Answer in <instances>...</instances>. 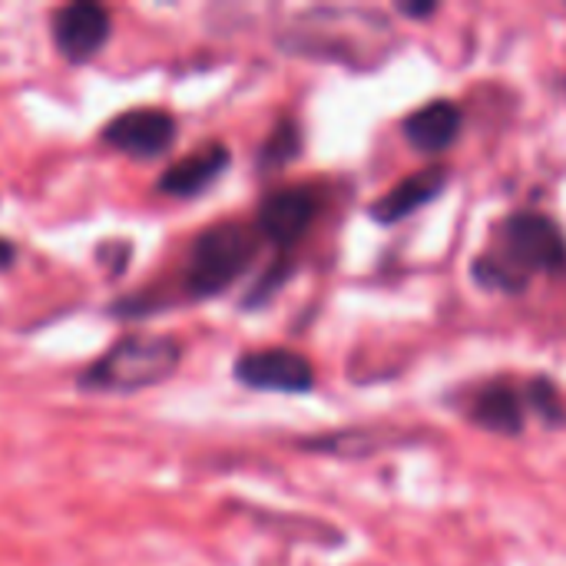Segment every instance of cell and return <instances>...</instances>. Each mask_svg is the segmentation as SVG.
<instances>
[{"mask_svg":"<svg viewBox=\"0 0 566 566\" xmlns=\"http://www.w3.org/2000/svg\"><path fill=\"white\" fill-rule=\"evenodd\" d=\"M537 272H566L564 229L544 212H514L501 226L497 252L474 259V279L494 292H524Z\"/></svg>","mask_w":566,"mask_h":566,"instance_id":"6da1fadb","label":"cell"},{"mask_svg":"<svg viewBox=\"0 0 566 566\" xmlns=\"http://www.w3.org/2000/svg\"><path fill=\"white\" fill-rule=\"evenodd\" d=\"M182 361V345L169 335H126L99 355L83 375L80 388L99 395H136L172 378Z\"/></svg>","mask_w":566,"mask_h":566,"instance_id":"7a4b0ae2","label":"cell"},{"mask_svg":"<svg viewBox=\"0 0 566 566\" xmlns=\"http://www.w3.org/2000/svg\"><path fill=\"white\" fill-rule=\"evenodd\" d=\"M262 235L255 226L242 222H219L206 232L189 249L186 262V289L196 298H209L226 292L259 255Z\"/></svg>","mask_w":566,"mask_h":566,"instance_id":"3957f363","label":"cell"},{"mask_svg":"<svg viewBox=\"0 0 566 566\" xmlns=\"http://www.w3.org/2000/svg\"><path fill=\"white\" fill-rule=\"evenodd\" d=\"M235 378L252 391L275 395H308L315 388V368L305 355L292 348H259L235 361Z\"/></svg>","mask_w":566,"mask_h":566,"instance_id":"277c9868","label":"cell"},{"mask_svg":"<svg viewBox=\"0 0 566 566\" xmlns=\"http://www.w3.org/2000/svg\"><path fill=\"white\" fill-rule=\"evenodd\" d=\"M322 209V196L312 186H292V189H275L262 199L259 206V235L269 239L275 249H292L305 239L312 229L315 216Z\"/></svg>","mask_w":566,"mask_h":566,"instance_id":"5b68a950","label":"cell"},{"mask_svg":"<svg viewBox=\"0 0 566 566\" xmlns=\"http://www.w3.org/2000/svg\"><path fill=\"white\" fill-rule=\"evenodd\" d=\"M99 139L133 159H156L176 143V119H172V113H166L159 106L129 109V113L113 116L99 129Z\"/></svg>","mask_w":566,"mask_h":566,"instance_id":"8992f818","label":"cell"},{"mask_svg":"<svg viewBox=\"0 0 566 566\" xmlns=\"http://www.w3.org/2000/svg\"><path fill=\"white\" fill-rule=\"evenodd\" d=\"M109 27L113 17L103 3L76 0L53 13V43L70 63H86L106 46Z\"/></svg>","mask_w":566,"mask_h":566,"instance_id":"52a82bcc","label":"cell"},{"mask_svg":"<svg viewBox=\"0 0 566 566\" xmlns=\"http://www.w3.org/2000/svg\"><path fill=\"white\" fill-rule=\"evenodd\" d=\"M226 169H229V149L222 143H209V146L189 153L186 159L172 163L159 176V192L172 196V199H192V196L206 192Z\"/></svg>","mask_w":566,"mask_h":566,"instance_id":"ba28073f","label":"cell"},{"mask_svg":"<svg viewBox=\"0 0 566 566\" xmlns=\"http://www.w3.org/2000/svg\"><path fill=\"white\" fill-rule=\"evenodd\" d=\"M458 133H461V106L451 99H431L405 119V139L428 156H438L448 146H454Z\"/></svg>","mask_w":566,"mask_h":566,"instance_id":"9c48e42d","label":"cell"},{"mask_svg":"<svg viewBox=\"0 0 566 566\" xmlns=\"http://www.w3.org/2000/svg\"><path fill=\"white\" fill-rule=\"evenodd\" d=\"M448 182V166H428L408 179H401L391 192H385L378 202H371V219L391 226V222H401L408 219L411 212H418L421 206H428L434 196H441Z\"/></svg>","mask_w":566,"mask_h":566,"instance_id":"30bf717a","label":"cell"},{"mask_svg":"<svg viewBox=\"0 0 566 566\" xmlns=\"http://www.w3.org/2000/svg\"><path fill=\"white\" fill-rule=\"evenodd\" d=\"M524 415H527V398L507 381H494L481 388L471 401V421L494 434H521Z\"/></svg>","mask_w":566,"mask_h":566,"instance_id":"8fae6325","label":"cell"},{"mask_svg":"<svg viewBox=\"0 0 566 566\" xmlns=\"http://www.w3.org/2000/svg\"><path fill=\"white\" fill-rule=\"evenodd\" d=\"M295 153H298V126L292 119H282L272 129V136L265 139V146L259 153V163H262V169H279V166L292 163Z\"/></svg>","mask_w":566,"mask_h":566,"instance_id":"7c38bea8","label":"cell"},{"mask_svg":"<svg viewBox=\"0 0 566 566\" xmlns=\"http://www.w3.org/2000/svg\"><path fill=\"white\" fill-rule=\"evenodd\" d=\"M527 405L547 421V424H564L566 421V408H564V401H560V395H557V388L547 381V378H534L531 385H527Z\"/></svg>","mask_w":566,"mask_h":566,"instance_id":"4fadbf2b","label":"cell"},{"mask_svg":"<svg viewBox=\"0 0 566 566\" xmlns=\"http://www.w3.org/2000/svg\"><path fill=\"white\" fill-rule=\"evenodd\" d=\"M398 10L405 17H431L438 10V3H398Z\"/></svg>","mask_w":566,"mask_h":566,"instance_id":"5bb4252c","label":"cell"},{"mask_svg":"<svg viewBox=\"0 0 566 566\" xmlns=\"http://www.w3.org/2000/svg\"><path fill=\"white\" fill-rule=\"evenodd\" d=\"M17 259V249H13V242H7V239H0V269H10V262Z\"/></svg>","mask_w":566,"mask_h":566,"instance_id":"9a60e30c","label":"cell"}]
</instances>
